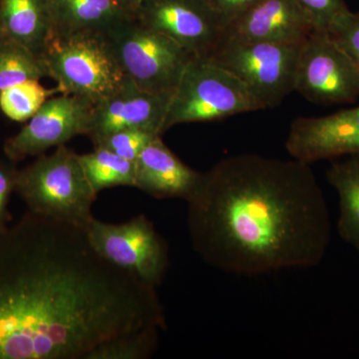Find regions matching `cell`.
I'll use <instances>...</instances> for the list:
<instances>
[{"label":"cell","instance_id":"9c48e42d","mask_svg":"<svg viewBox=\"0 0 359 359\" xmlns=\"http://www.w3.org/2000/svg\"><path fill=\"white\" fill-rule=\"evenodd\" d=\"M294 91L318 105L353 103L359 68L327 32L314 30L299 50Z\"/></svg>","mask_w":359,"mask_h":359},{"label":"cell","instance_id":"5b68a950","mask_svg":"<svg viewBox=\"0 0 359 359\" xmlns=\"http://www.w3.org/2000/svg\"><path fill=\"white\" fill-rule=\"evenodd\" d=\"M263 110L237 76L210 57H193L175 90L163 133L188 123L211 122Z\"/></svg>","mask_w":359,"mask_h":359},{"label":"cell","instance_id":"7c38bea8","mask_svg":"<svg viewBox=\"0 0 359 359\" xmlns=\"http://www.w3.org/2000/svg\"><path fill=\"white\" fill-rule=\"evenodd\" d=\"M172 96L145 91L127 78L116 93L93 106L86 136L95 143L124 130L162 135Z\"/></svg>","mask_w":359,"mask_h":359},{"label":"cell","instance_id":"4fadbf2b","mask_svg":"<svg viewBox=\"0 0 359 359\" xmlns=\"http://www.w3.org/2000/svg\"><path fill=\"white\" fill-rule=\"evenodd\" d=\"M285 148L292 158L309 165L359 154V106L323 117L297 118Z\"/></svg>","mask_w":359,"mask_h":359},{"label":"cell","instance_id":"e0dca14e","mask_svg":"<svg viewBox=\"0 0 359 359\" xmlns=\"http://www.w3.org/2000/svg\"><path fill=\"white\" fill-rule=\"evenodd\" d=\"M53 35L82 32H107L131 18L117 0H50Z\"/></svg>","mask_w":359,"mask_h":359},{"label":"cell","instance_id":"f1b7e54d","mask_svg":"<svg viewBox=\"0 0 359 359\" xmlns=\"http://www.w3.org/2000/svg\"><path fill=\"white\" fill-rule=\"evenodd\" d=\"M2 37H4V35H2L1 29H0V39H1Z\"/></svg>","mask_w":359,"mask_h":359},{"label":"cell","instance_id":"52a82bcc","mask_svg":"<svg viewBox=\"0 0 359 359\" xmlns=\"http://www.w3.org/2000/svg\"><path fill=\"white\" fill-rule=\"evenodd\" d=\"M301 46L224 39L210 58L237 76L263 109H271L294 91Z\"/></svg>","mask_w":359,"mask_h":359},{"label":"cell","instance_id":"4316f807","mask_svg":"<svg viewBox=\"0 0 359 359\" xmlns=\"http://www.w3.org/2000/svg\"><path fill=\"white\" fill-rule=\"evenodd\" d=\"M263 0H211L221 14L226 27Z\"/></svg>","mask_w":359,"mask_h":359},{"label":"cell","instance_id":"ac0fdd59","mask_svg":"<svg viewBox=\"0 0 359 359\" xmlns=\"http://www.w3.org/2000/svg\"><path fill=\"white\" fill-rule=\"evenodd\" d=\"M327 180L339 197V237L359 252V154L334 161Z\"/></svg>","mask_w":359,"mask_h":359},{"label":"cell","instance_id":"8992f818","mask_svg":"<svg viewBox=\"0 0 359 359\" xmlns=\"http://www.w3.org/2000/svg\"><path fill=\"white\" fill-rule=\"evenodd\" d=\"M106 34L125 76L145 91L173 95L192 54L134 18L121 21Z\"/></svg>","mask_w":359,"mask_h":359},{"label":"cell","instance_id":"8fae6325","mask_svg":"<svg viewBox=\"0 0 359 359\" xmlns=\"http://www.w3.org/2000/svg\"><path fill=\"white\" fill-rule=\"evenodd\" d=\"M93 104L79 97H50L18 134L4 143V153L13 162L65 145L88 131Z\"/></svg>","mask_w":359,"mask_h":359},{"label":"cell","instance_id":"3957f363","mask_svg":"<svg viewBox=\"0 0 359 359\" xmlns=\"http://www.w3.org/2000/svg\"><path fill=\"white\" fill-rule=\"evenodd\" d=\"M15 191L29 212L86 230L97 199L79 160L65 145L18 171Z\"/></svg>","mask_w":359,"mask_h":359},{"label":"cell","instance_id":"83f0119b","mask_svg":"<svg viewBox=\"0 0 359 359\" xmlns=\"http://www.w3.org/2000/svg\"><path fill=\"white\" fill-rule=\"evenodd\" d=\"M118 4L122 7L124 13L129 16V18H134L135 13L137 9L140 6L142 0H117Z\"/></svg>","mask_w":359,"mask_h":359},{"label":"cell","instance_id":"484cf974","mask_svg":"<svg viewBox=\"0 0 359 359\" xmlns=\"http://www.w3.org/2000/svg\"><path fill=\"white\" fill-rule=\"evenodd\" d=\"M16 174L18 171L13 167L0 164V231L6 228L9 219L7 205L11 192L15 190Z\"/></svg>","mask_w":359,"mask_h":359},{"label":"cell","instance_id":"6da1fadb","mask_svg":"<svg viewBox=\"0 0 359 359\" xmlns=\"http://www.w3.org/2000/svg\"><path fill=\"white\" fill-rule=\"evenodd\" d=\"M148 327H167L157 289L104 259L84 229L28 212L0 231V359H85Z\"/></svg>","mask_w":359,"mask_h":359},{"label":"cell","instance_id":"2e32d148","mask_svg":"<svg viewBox=\"0 0 359 359\" xmlns=\"http://www.w3.org/2000/svg\"><path fill=\"white\" fill-rule=\"evenodd\" d=\"M0 29L42 57L53 35L50 0H0Z\"/></svg>","mask_w":359,"mask_h":359},{"label":"cell","instance_id":"9a60e30c","mask_svg":"<svg viewBox=\"0 0 359 359\" xmlns=\"http://www.w3.org/2000/svg\"><path fill=\"white\" fill-rule=\"evenodd\" d=\"M135 188L156 199H182L188 202L199 188L203 173L177 157L156 137L134 162Z\"/></svg>","mask_w":359,"mask_h":359},{"label":"cell","instance_id":"603a6c76","mask_svg":"<svg viewBox=\"0 0 359 359\" xmlns=\"http://www.w3.org/2000/svg\"><path fill=\"white\" fill-rule=\"evenodd\" d=\"M158 136L162 135L146 130H124L104 137L93 145L94 147L107 149L123 159L134 163L143 149Z\"/></svg>","mask_w":359,"mask_h":359},{"label":"cell","instance_id":"44dd1931","mask_svg":"<svg viewBox=\"0 0 359 359\" xmlns=\"http://www.w3.org/2000/svg\"><path fill=\"white\" fill-rule=\"evenodd\" d=\"M159 327L131 330L104 340L90 351L85 359H147L159 342Z\"/></svg>","mask_w":359,"mask_h":359},{"label":"cell","instance_id":"7a4b0ae2","mask_svg":"<svg viewBox=\"0 0 359 359\" xmlns=\"http://www.w3.org/2000/svg\"><path fill=\"white\" fill-rule=\"evenodd\" d=\"M194 252L241 276L308 269L332 240L330 210L311 165L257 154L230 156L203 173L188 201Z\"/></svg>","mask_w":359,"mask_h":359},{"label":"cell","instance_id":"277c9868","mask_svg":"<svg viewBox=\"0 0 359 359\" xmlns=\"http://www.w3.org/2000/svg\"><path fill=\"white\" fill-rule=\"evenodd\" d=\"M42 59L59 92L93 105L113 95L127 80L106 32L52 35Z\"/></svg>","mask_w":359,"mask_h":359},{"label":"cell","instance_id":"d4e9b609","mask_svg":"<svg viewBox=\"0 0 359 359\" xmlns=\"http://www.w3.org/2000/svg\"><path fill=\"white\" fill-rule=\"evenodd\" d=\"M297 4L306 11L314 29L327 32L335 20L349 11L346 0H297Z\"/></svg>","mask_w":359,"mask_h":359},{"label":"cell","instance_id":"5bb4252c","mask_svg":"<svg viewBox=\"0 0 359 359\" xmlns=\"http://www.w3.org/2000/svg\"><path fill=\"white\" fill-rule=\"evenodd\" d=\"M314 30L313 21L297 0H263L230 23L224 39L302 44Z\"/></svg>","mask_w":359,"mask_h":359},{"label":"cell","instance_id":"d6986e66","mask_svg":"<svg viewBox=\"0 0 359 359\" xmlns=\"http://www.w3.org/2000/svg\"><path fill=\"white\" fill-rule=\"evenodd\" d=\"M79 160L94 192L114 187H134V163L107 149L94 147L93 152L79 155Z\"/></svg>","mask_w":359,"mask_h":359},{"label":"cell","instance_id":"ba28073f","mask_svg":"<svg viewBox=\"0 0 359 359\" xmlns=\"http://www.w3.org/2000/svg\"><path fill=\"white\" fill-rule=\"evenodd\" d=\"M86 233L94 250L110 264L155 289L164 280L169 269V249L145 215L121 224L94 218Z\"/></svg>","mask_w":359,"mask_h":359},{"label":"cell","instance_id":"7402d4cb","mask_svg":"<svg viewBox=\"0 0 359 359\" xmlns=\"http://www.w3.org/2000/svg\"><path fill=\"white\" fill-rule=\"evenodd\" d=\"M54 94V90L45 88L39 80L23 82L0 91V110L9 119L26 122Z\"/></svg>","mask_w":359,"mask_h":359},{"label":"cell","instance_id":"30bf717a","mask_svg":"<svg viewBox=\"0 0 359 359\" xmlns=\"http://www.w3.org/2000/svg\"><path fill=\"white\" fill-rule=\"evenodd\" d=\"M134 20L194 57H210L226 37V23L211 0H142Z\"/></svg>","mask_w":359,"mask_h":359},{"label":"cell","instance_id":"cb8c5ba5","mask_svg":"<svg viewBox=\"0 0 359 359\" xmlns=\"http://www.w3.org/2000/svg\"><path fill=\"white\" fill-rule=\"evenodd\" d=\"M327 33L359 68V13L342 14Z\"/></svg>","mask_w":359,"mask_h":359},{"label":"cell","instance_id":"ffe728a7","mask_svg":"<svg viewBox=\"0 0 359 359\" xmlns=\"http://www.w3.org/2000/svg\"><path fill=\"white\" fill-rule=\"evenodd\" d=\"M48 77L43 59L13 40L0 39V91Z\"/></svg>","mask_w":359,"mask_h":359}]
</instances>
